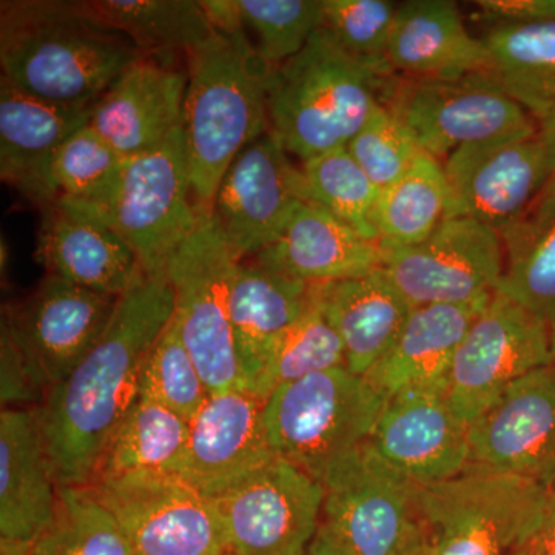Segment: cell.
I'll use <instances>...</instances> for the list:
<instances>
[{"mask_svg":"<svg viewBox=\"0 0 555 555\" xmlns=\"http://www.w3.org/2000/svg\"><path fill=\"white\" fill-rule=\"evenodd\" d=\"M94 17L126 35L142 54H184L215 35L193 0H83Z\"/></svg>","mask_w":555,"mask_h":555,"instance_id":"cell-32","label":"cell"},{"mask_svg":"<svg viewBox=\"0 0 555 555\" xmlns=\"http://www.w3.org/2000/svg\"><path fill=\"white\" fill-rule=\"evenodd\" d=\"M310 284L241 261L230 294L233 345L244 389L257 396L273 352L308 308Z\"/></svg>","mask_w":555,"mask_h":555,"instance_id":"cell-28","label":"cell"},{"mask_svg":"<svg viewBox=\"0 0 555 555\" xmlns=\"http://www.w3.org/2000/svg\"><path fill=\"white\" fill-rule=\"evenodd\" d=\"M302 555H349L343 547H339L334 540L328 539L324 532L318 529L315 539L312 540L308 550Z\"/></svg>","mask_w":555,"mask_h":555,"instance_id":"cell-47","label":"cell"},{"mask_svg":"<svg viewBox=\"0 0 555 555\" xmlns=\"http://www.w3.org/2000/svg\"><path fill=\"white\" fill-rule=\"evenodd\" d=\"M347 150L382 192L403 178L418 156L426 153L385 102L374 109Z\"/></svg>","mask_w":555,"mask_h":555,"instance_id":"cell-42","label":"cell"},{"mask_svg":"<svg viewBox=\"0 0 555 555\" xmlns=\"http://www.w3.org/2000/svg\"><path fill=\"white\" fill-rule=\"evenodd\" d=\"M478 10L495 24H555V0H478Z\"/></svg>","mask_w":555,"mask_h":555,"instance_id":"cell-44","label":"cell"},{"mask_svg":"<svg viewBox=\"0 0 555 555\" xmlns=\"http://www.w3.org/2000/svg\"><path fill=\"white\" fill-rule=\"evenodd\" d=\"M551 363L550 324L496 291L456 349L449 403L470 425L507 386Z\"/></svg>","mask_w":555,"mask_h":555,"instance_id":"cell-12","label":"cell"},{"mask_svg":"<svg viewBox=\"0 0 555 555\" xmlns=\"http://www.w3.org/2000/svg\"><path fill=\"white\" fill-rule=\"evenodd\" d=\"M369 444L412 483H443L466 470L469 425L444 390H411L387 398Z\"/></svg>","mask_w":555,"mask_h":555,"instance_id":"cell-20","label":"cell"},{"mask_svg":"<svg viewBox=\"0 0 555 555\" xmlns=\"http://www.w3.org/2000/svg\"><path fill=\"white\" fill-rule=\"evenodd\" d=\"M539 137L542 139L547 158H550L551 178L531 211L537 215H550L555 211V118L540 124Z\"/></svg>","mask_w":555,"mask_h":555,"instance_id":"cell-46","label":"cell"},{"mask_svg":"<svg viewBox=\"0 0 555 555\" xmlns=\"http://www.w3.org/2000/svg\"><path fill=\"white\" fill-rule=\"evenodd\" d=\"M90 488L138 555H230L214 500L175 474L102 478Z\"/></svg>","mask_w":555,"mask_h":555,"instance_id":"cell-11","label":"cell"},{"mask_svg":"<svg viewBox=\"0 0 555 555\" xmlns=\"http://www.w3.org/2000/svg\"><path fill=\"white\" fill-rule=\"evenodd\" d=\"M387 62L392 73L408 79H455L492 69L483 39L467 31L451 0H411L398 5Z\"/></svg>","mask_w":555,"mask_h":555,"instance_id":"cell-26","label":"cell"},{"mask_svg":"<svg viewBox=\"0 0 555 555\" xmlns=\"http://www.w3.org/2000/svg\"><path fill=\"white\" fill-rule=\"evenodd\" d=\"M33 555H138L90 486L60 488L56 516Z\"/></svg>","mask_w":555,"mask_h":555,"instance_id":"cell-36","label":"cell"},{"mask_svg":"<svg viewBox=\"0 0 555 555\" xmlns=\"http://www.w3.org/2000/svg\"><path fill=\"white\" fill-rule=\"evenodd\" d=\"M448 211L443 164L422 153L408 173L379 196L375 214L379 248L393 251L423 243L448 218Z\"/></svg>","mask_w":555,"mask_h":555,"instance_id":"cell-33","label":"cell"},{"mask_svg":"<svg viewBox=\"0 0 555 555\" xmlns=\"http://www.w3.org/2000/svg\"><path fill=\"white\" fill-rule=\"evenodd\" d=\"M35 543L0 539V555H33Z\"/></svg>","mask_w":555,"mask_h":555,"instance_id":"cell-48","label":"cell"},{"mask_svg":"<svg viewBox=\"0 0 555 555\" xmlns=\"http://www.w3.org/2000/svg\"><path fill=\"white\" fill-rule=\"evenodd\" d=\"M178 54H142L91 107L90 126L126 158L182 126L189 69Z\"/></svg>","mask_w":555,"mask_h":555,"instance_id":"cell-21","label":"cell"},{"mask_svg":"<svg viewBox=\"0 0 555 555\" xmlns=\"http://www.w3.org/2000/svg\"><path fill=\"white\" fill-rule=\"evenodd\" d=\"M190 422L173 411L138 397L109 438L93 481L129 474H175L184 460Z\"/></svg>","mask_w":555,"mask_h":555,"instance_id":"cell-31","label":"cell"},{"mask_svg":"<svg viewBox=\"0 0 555 555\" xmlns=\"http://www.w3.org/2000/svg\"><path fill=\"white\" fill-rule=\"evenodd\" d=\"M69 210L98 219L118 232L133 248L145 275H166L170 258L198 218L184 127L156 147L127 158L107 206L100 210Z\"/></svg>","mask_w":555,"mask_h":555,"instance_id":"cell-9","label":"cell"},{"mask_svg":"<svg viewBox=\"0 0 555 555\" xmlns=\"http://www.w3.org/2000/svg\"><path fill=\"white\" fill-rule=\"evenodd\" d=\"M385 104L438 160L469 145L539 134V124L492 69L455 79L401 78Z\"/></svg>","mask_w":555,"mask_h":555,"instance_id":"cell-10","label":"cell"},{"mask_svg":"<svg viewBox=\"0 0 555 555\" xmlns=\"http://www.w3.org/2000/svg\"><path fill=\"white\" fill-rule=\"evenodd\" d=\"M312 201L302 169L266 131L236 156L219 184L211 217L241 261L280 236L299 204Z\"/></svg>","mask_w":555,"mask_h":555,"instance_id":"cell-15","label":"cell"},{"mask_svg":"<svg viewBox=\"0 0 555 555\" xmlns=\"http://www.w3.org/2000/svg\"><path fill=\"white\" fill-rule=\"evenodd\" d=\"M503 275L499 291L555 326V211H529L499 232Z\"/></svg>","mask_w":555,"mask_h":555,"instance_id":"cell-34","label":"cell"},{"mask_svg":"<svg viewBox=\"0 0 555 555\" xmlns=\"http://www.w3.org/2000/svg\"><path fill=\"white\" fill-rule=\"evenodd\" d=\"M555 486V364L518 378L469 425L466 470Z\"/></svg>","mask_w":555,"mask_h":555,"instance_id":"cell-17","label":"cell"},{"mask_svg":"<svg viewBox=\"0 0 555 555\" xmlns=\"http://www.w3.org/2000/svg\"><path fill=\"white\" fill-rule=\"evenodd\" d=\"M488 302L415 308L389 352L364 378L387 398L411 390L447 392L456 349Z\"/></svg>","mask_w":555,"mask_h":555,"instance_id":"cell-29","label":"cell"},{"mask_svg":"<svg viewBox=\"0 0 555 555\" xmlns=\"http://www.w3.org/2000/svg\"><path fill=\"white\" fill-rule=\"evenodd\" d=\"M550 489L470 469L443 483L418 486L427 555H506L534 529Z\"/></svg>","mask_w":555,"mask_h":555,"instance_id":"cell-7","label":"cell"},{"mask_svg":"<svg viewBox=\"0 0 555 555\" xmlns=\"http://www.w3.org/2000/svg\"><path fill=\"white\" fill-rule=\"evenodd\" d=\"M310 286L321 312L341 338L347 369L361 377L389 352L414 310L383 268Z\"/></svg>","mask_w":555,"mask_h":555,"instance_id":"cell-27","label":"cell"},{"mask_svg":"<svg viewBox=\"0 0 555 555\" xmlns=\"http://www.w3.org/2000/svg\"><path fill=\"white\" fill-rule=\"evenodd\" d=\"M264 409L266 401L243 387L211 393L190 422L178 477L215 499L273 462Z\"/></svg>","mask_w":555,"mask_h":555,"instance_id":"cell-19","label":"cell"},{"mask_svg":"<svg viewBox=\"0 0 555 555\" xmlns=\"http://www.w3.org/2000/svg\"><path fill=\"white\" fill-rule=\"evenodd\" d=\"M139 396L163 404L188 422L195 418L210 397L195 360L182 341L175 317L145 358Z\"/></svg>","mask_w":555,"mask_h":555,"instance_id":"cell-39","label":"cell"},{"mask_svg":"<svg viewBox=\"0 0 555 555\" xmlns=\"http://www.w3.org/2000/svg\"><path fill=\"white\" fill-rule=\"evenodd\" d=\"M389 80L320 28L297 56L270 72L269 131L301 163L347 147L385 102Z\"/></svg>","mask_w":555,"mask_h":555,"instance_id":"cell-4","label":"cell"},{"mask_svg":"<svg viewBox=\"0 0 555 555\" xmlns=\"http://www.w3.org/2000/svg\"><path fill=\"white\" fill-rule=\"evenodd\" d=\"M60 503L35 409L3 408L0 415V539L35 543Z\"/></svg>","mask_w":555,"mask_h":555,"instance_id":"cell-24","label":"cell"},{"mask_svg":"<svg viewBox=\"0 0 555 555\" xmlns=\"http://www.w3.org/2000/svg\"><path fill=\"white\" fill-rule=\"evenodd\" d=\"M551 350H553V363L555 364V326L551 327Z\"/></svg>","mask_w":555,"mask_h":555,"instance_id":"cell-49","label":"cell"},{"mask_svg":"<svg viewBox=\"0 0 555 555\" xmlns=\"http://www.w3.org/2000/svg\"><path fill=\"white\" fill-rule=\"evenodd\" d=\"M320 531L349 555H408L425 546L418 486L366 443L339 460L321 481Z\"/></svg>","mask_w":555,"mask_h":555,"instance_id":"cell-6","label":"cell"},{"mask_svg":"<svg viewBox=\"0 0 555 555\" xmlns=\"http://www.w3.org/2000/svg\"><path fill=\"white\" fill-rule=\"evenodd\" d=\"M175 315L166 275H142L119 297L96 345L35 409L60 488L90 486L124 416L139 397L150 349Z\"/></svg>","mask_w":555,"mask_h":555,"instance_id":"cell-1","label":"cell"},{"mask_svg":"<svg viewBox=\"0 0 555 555\" xmlns=\"http://www.w3.org/2000/svg\"><path fill=\"white\" fill-rule=\"evenodd\" d=\"M118 299L46 275L30 295L7 308L2 324L43 396L96 345Z\"/></svg>","mask_w":555,"mask_h":555,"instance_id":"cell-16","label":"cell"},{"mask_svg":"<svg viewBox=\"0 0 555 555\" xmlns=\"http://www.w3.org/2000/svg\"><path fill=\"white\" fill-rule=\"evenodd\" d=\"M339 367H347L345 346L321 312L310 286L308 308L281 338L257 397L266 401L278 387Z\"/></svg>","mask_w":555,"mask_h":555,"instance_id":"cell-38","label":"cell"},{"mask_svg":"<svg viewBox=\"0 0 555 555\" xmlns=\"http://www.w3.org/2000/svg\"><path fill=\"white\" fill-rule=\"evenodd\" d=\"M240 262L215 225L211 207L198 206L195 228L166 269L179 334L210 396L243 387L230 321V294Z\"/></svg>","mask_w":555,"mask_h":555,"instance_id":"cell-8","label":"cell"},{"mask_svg":"<svg viewBox=\"0 0 555 555\" xmlns=\"http://www.w3.org/2000/svg\"><path fill=\"white\" fill-rule=\"evenodd\" d=\"M255 262L291 280L320 284L382 268L383 250L320 204L306 201Z\"/></svg>","mask_w":555,"mask_h":555,"instance_id":"cell-25","label":"cell"},{"mask_svg":"<svg viewBox=\"0 0 555 555\" xmlns=\"http://www.w3.org/2000/svg\"><path fill=\"white\" fill-rule=\"evenodd\" d=\"M142 56L126 35L94 17L83 0H3L2 76L33 96L94 104Z\"/></svg>","mask_w":555,"mask_h":555,"instance_id":"cell-2","label":"cell"},{"mask_svg":"<svg viewBox=\"0 0 555 555\" xmlns=\"http://www.w3.org/2000/svg\"><path fill=\"white\" fill-rule=\"evenodd\" d=\"M387 397L347 367L288 383L266 400V426L276 456L315 480L366 443Z\"/></svg>","mask_w":555,"mask_h":555,"instance_id":"cell-5","label":"cell"},{"mask_svg":"<svg viewBox=\"0 0 555 555\" xmlns=\"http://www.w3.org/2000/svg\"><path fill=\"white\" fill-rule=\"evenodd\" d=\"M40 211L36 259L46 275L118 298L144 275L133 248L104 222L56 203Z\"/></svg>","mask_w":555,"mask_h":555,"instance_id":"cell-23","label":"cell"},{"mask_svg":"<svg viewBox=\"0 0 555 555\" xmlns=\"http://www.w3.org/2000/svg\"><path fill=\"white\" fill-rule=\"evenodd\" d=\"M189 83L182 127L193 199L211 207L236 156L269 130L268 82L272 68L246 30L215 35L188 53Z\"/></svg>","mask_w":555,"mask_h":555,"instance_id":"cell-3","label":"cell"},{"mask_svg":"<svg viewBox=\"0 0 555 555\" xmlns=\"http://www.w3.org/2000/svg\"><path fill=\"white\" fill-rule=\"evenodd\" d=\"M0 400L3 408H27L28 404L39 406L43 392L36 385L27 361L3 324L0 338Z\"/></svg>","mask_w":555,"mask_h":555,"instance_id":"cell-43","label":"cell"},{"mask_svg":"<svg viewBox=\"0 0 555 555\" xmlns=\"http://www.w3.org/2000/svg\"><path fill=\"white\" fill-rule=\"evenodd\" d=\"M382 268L414 309L489 301L502 281V240L476 219L447 218L423 243L383 251Z\"/></svg>","mask_w":555,"mask_h":555,"instance_id":"cell-13","label":"cell"},{"mask_svg":"<svg viewBox=\"0 0 555 555\" xmlns=\"http://www.w3.org/2000/svg\"><path fill=\"white\" fill-rule=\"evenodd\" d=\"M443 169L448 218L476 219L496 232L525 218L551 178L550 158L539 134L456 150L444 159Z\"/></svg>","mask_w":555,"mask_h":555,"instance_id":"cell-18","label":"cell"},{"mask_svg":"<svg viewBox=\"0 0 555 555\" xmlns=\"http://www.w3.org/2000/svg\"><path fill=\"white\" fill-rule=\"evenodd\" d=\"M481 39L507 93L539 126L555 118V24H495Z\"/></svg>","mask_w":555,"mask_h":555,"instance_id":"cell-30","label":"cell"},{"mask_svg":"<svg viewBox=\"0 0 555 555\" xmlns=\"http://www.w3.org/2000/svg\"><path fill=\"white\" fill-rule=\"evenodd\" d=\"M398 5L389 0H323V30L353 60L392 75L387 62Z\"/></svg>","mask_w":555,"mask_h":555,"instance_id":"cell-41","label":"cell"},{"mask_svg":"<svg viewBox=\"0 0 555 555\" xmlns=\"http://www.w3.org/2000/svg\"><path fill=\"white\" fill-rule=\"evenodd\" d=\"M310 198L339 221L377 243L375 214L382 190L358 166L347 147L331 150L302 163Z\"/></svg>","mask_w":555,"mask_h":555,"instance_id":"cell-37","label":"cell"},{"mask_svg":"<svg viewBox=\"0 0 555 555\" xmlns=\"http://www.w3.org/2000/svg\"><path fill=\"white\" fill-rule=\"evenodd\" d=\"M255 50L270 68L297 56L323 27V0H236Z\"/></svg>","mask_w":555,"mask_h":555,"instance_id":"cell-40","label":"cell"},{"mask_svg":"<svg viewBox=\"0 0 555 555\" xmlns=\"http://www.w3.org/2000/svg\"><path fill=\"white\" fill-rule=\"evenodd\" d=\"M211 500L224 525L230 555H302L320 529L324 488L276 456Z\"/></svg>","mask_w":555,"mask_h":555,"instance_id":"cell-14","label":"cell"},{"mask_svg":"<svg viewBox=\"0 0 555 555\" xmlns=\"http://www.w3.org/2000/svg\"><path fill=\"white\" fill-rule=\"evenodd\" d=\"M408 555H427V542L425 546L420 547V550L414 551V553Z\"/></svg>","mask_w":555,"mask_h":555,"instance_id":"cell-50","label":"cell"},{"mask_svg":"<svg viewBox=\"0 0 555 555\" xmlns=\"http://www.w3.org/2000/svg\"><path fill=\"white\" fill-rule=\"evenodd\" d=\"M126 160L87 124L57 149L51 163L50 181L56 203L76 210H100L107 206Z\"/></svg>","mask_w":555,"mask_h":555,"instance_id":"cell-35","label":"cell"},{"mask_svg":"<svg viewBox=\"0 0 555 555\" xmlns=\"http://www.w3.org/2000/svg\"><path fill=\"white\" fill-rule=\"evenodd\" d=\"M93 104H60L0 78V178L40 210L57 201L50 169L57 149L90 122Z\"/></svg>","mask_w":555,"mask_h":555,"instance_id":"cell-22","label":"cell"},{"mask_svg":"<svg viewBox=\"0 0 555 555\" xmlns=\"http://www.w3.org/2000/svg\"><path fill=\"white\" fill-rule=\"evenodd\" d=\"M506 555H555V486L550 489L542 517L534 529Z\"/></svg>","mask_w":555,"mask_h":555,"instance_id":"cell-45","label":"cell"}]
</instances>
